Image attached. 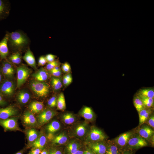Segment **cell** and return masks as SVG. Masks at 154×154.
<instances>
[{"instance_id": "1", "label": "cell", "mask_w": 154, "mask_h": 154, "mask_svg": "<svg viewBox=\"0 0 154 154\" xmlns=\"http://www.w3.org/2000/svg\"><path fill=\"white\" fill-rule=\"evenodd\" d=\"M90 126L87 121L79 120L66 129L70 138H77L84 142Z\"/></svg>"}, {"instance_id": "2", "label": "cell", "mask_w": 154, "mask_h": 154, "mask_svg": "<svg viewBox=\"0 0 154 154\" xmlns=\"http://www.w3.org/2000/svg\"><path fill=\"white\" fill-rule=\"evenodd\" d=\"M29 42L28 37L21 31H17L9 33L8 44L12 49L21 50L27 46Z\"/></svg>"}, {"instance_id": "3", "label": "cell", "mask_w": 154, "mask_h": 154, "mask_svg": "<svg viewBox=\"0 0 154 154\" xmlns=\"http://www.w3.org/2000/svg\"><path fill=\"white\" fill-rule=\"evenodd\" d=\"M29 86L33 92L38 97H45L49 94L50 86L49 84L45 82L32 80L30 82Z\"/></svg>"}, {"instance_id": "4", "label": "cell", "mask_w": 154, "mask_h": 154, "mask_svg": "<svg viewBox=\"0 0 154 154\" xmlns=\"http://www.w3.org/2000/svg\"><path fill=\"white\" fill-rule=\"evenodd\" d=\"M108 136L101 129L95 125L90 126L84 143L105 141Z\"/></svg>"}, {"instance_id": "5", "label": "cell", "mask_w": 154, "mask_h": 154, "mask_svg": "<svg viewBox=\"0 0 154 154\" xmlns=\"http://www.w3.org/2000/svg\"><path fill=\"white\" fill-rule=\"evenodd\" d=\"M84 142L76 138H70L64 147V154H71L85 145Z\"/></svg>"}, {"instance_id": "6", "label": "cell", "mask_w": 154, "mask_h": 154, "mask_svg": "<svg viewBox=\"0 0 154 154\" xmlns=\"http://www.w3.org/2000/svg\"><path fill=\"white\" fill-rule=\"evenodd\" d=\"M70 138L66 129H64L54 135L50 147L64 146Z\"/></svg>"}, {"instance_id": "7", "label": "cell", "mask_w": 154, "mask_h": 154, "mask_svg": "<svg viewBox=\"0 0 154 154\" xmlns=\"http://www.w3.org/2000/svg\"><path fill=\"white\" fill-rule=\"evenodd\" d=\"M17 88H19L25 82L30 76L31 70L26 65H23L17 68Z\"/></svg>"}, {"instance_id": "8", "label": "cell", "mask_w": 154, "mask_h": 154, "mask_svg": "<svg viewBox=\"0 0 154 154\" xmlns=\"http://www.w3.org/2000/svg\"><path fill=\"white\" fill-rule=\"evenodd\" d=\"M147 141L138 133H134L128 141L126 146L132 149H137L146 146Z\"/></svg>"}, {"instance_id": "9", "label": "cell", "mask_w": 154, "mask_h": 154, "mask_svg": "<svg viewBox=\"0 0 154 154\" xmlns=\"http://www.w3.org/2000/svg\"><path fill=\"white\" fill-rule=\"evenodd\" d=\"M57 114V112L52 109H43L37 116V122L39 125H43L49 122Z\"/></svg>"}, {"instance_id": "10", "label": "cell", "mask_w": 154, "mask_h": 154, "mask_svg": "<svg viewBox=\"0 0 154 154\" xmlns=\"http://www.w3.org/2000/svg\"><path fill=\"white\" fill-rule=\"evenodd\" d=\"M15 89L14 84L10 80L5 79L0 84V92L5 98L12 96Z\"/></svg>"}, {"instance_id": "11", "label": "cell", "mask_w": 154, "mask_h": 154, "mask_svg": "<svg viewBox=\"0 0 154 154\" xmlns=\"http://www.w3.org/2000/svg\"><path fill=\"white\" fill-rule=\"evenodd\" d=\"M106 141L84 143L95 154H105L107 144Z\"/></svg>"}, {"instance_id": "12", "label": "cell", "mask_w": 154, "mask_h": 154, "mask_svg": "<svg viewBox=\"0 0 154 154\" xmlns=\"http://www.w3.org/2000/svg\"><path fill=\"white\" fill-rule=\"evenodd\" d=\"M79 117L78 115L70 112H66L60 115V119L63 125L68 127L79 120Z\"/></svg>"}, {"instance_id": "13", "label": "cell", "mask_w": 154, "mask_h": 154, "mask_svg": "<svg viewBox=\"0 0 154 154\" xmlns=\"http://www.w3.org/2000/svg\"><path fill=\"white\" fill-rule=\"evenodd\" d=\"M0 125L3 128L5 131L12 130L21 131L19 127L17 120L15 118L0 119Z\"/></svg>"}, {"instance_id": "14", "label": "cell", "mask_w": 154, "mask_h": 154, "mask_svg": "<svg viewBox=\"0 0 154 154\" xmlns=\"http://www.w3.org/2000/svg\"><path fill=\"white\" fill-rule=\"evenodd\" d=\"M134 133L128 131L121 134L113 140L121 149L125 147L129 139Z\"/></svg>"}, {"instance_id": "15", "label": "cell", "mask_w": 154, "mask_h": 154, "mask_svg": "<svg viewBox=\"0 0 154 154\" xmlns=\"http://www.w3.org/2000/svg\"><path fill=\"white\" fill-rule=\"evenodd\" d=\"M63 125L60 121L54 120L48 123L46 126V130L47 134L55 135L62 130Z\"/></svg>"}, {"instance_id": "16", "label": "cell", "mask_w": 154, "mask_h": 154, "mask_svg": "<svg viewBox=\"0 0 154 154\" xmlns=\"http://www.w3.org/2000/svg\"><path fill=\"white\" fill-rule=\"evenodd\" d=\"M78 115L89 123L93 122L96 118V115L92 109L87 106H83L79 111Z\"/></svg>"}, {"instance_id": "17", "label": "cell", "mask_w": 154, "mask_h": 154, "mask_svg": "<svg viewBox=\"0 0 154 154\" xmlns=\"http://www.w3.org/2000/svg\"><path fill=\"white\" fill-rule=\"evenodd\" d=\"M138 134L147 141H150L154 135V131L150 127L143 124L139 127Z\"/></svg>"}, {"instance_id": "18", "label": "cell", "mask_w": 154, "mask_h": 154, "mask_svg": "<svg viewBox=\"0 0 154 154\" xmlns=\"http://www.w3.org/2000/svg\"><path fill=\"white\" fill-rule=\"evenodd\" d=\"M9 33H6L0 41V59L1 60H6L9 53L8 47Z\"/></svg>"}, {"instance_id": "19", "label": "cell", "mask_w": 154, "mask_h": 154, "mask_svg": "<svg viewBox=\"0 0 154 154\" xmlns=\"http://www.w3.org/2000/svg\"><path fill=\"white\" fill-rule=\"evenodd\" d=\"M17 109L12 106H9L4 108H0V119H5L17 114Z\"/></svg>"}, {"instance_id": "20", "label": "cell", "mask_w": 154, "mask_h": 154, "mask_svg": "<svg viewBox=\"0 0 154 154\" xmlns=\"http://www.w3.org/2000/svg\"><path fill=\"white\" fill-rule=\"evenodd\" d=\"M24 123L29 126H34L37 123V119L33 113L31 111L27 110L25 112L23 116Z\"/></svg>"}, {"instance_id": "21", "label": "cell", "mask_w": 154, "mask_h": 154, "mask_svg": "<svg viewBox=\"0 0 154 154\" xmlns=\"http://www.w3.org/2000/svg\"><path fill=\"white\" fill-rule=\"evenodd\" d=\"M10 11V5L8 1L0 0V21L8 17Z\"/></svg>"}, {"instance_id": "22", "label": "cell", "mask_w": 154, "mask_h": 154, "mask_svg": "<svg viewBox=\"0 0 154 154\" xmlns=\"http://www.w3.org/2000/svg\"><path fill=\"white\" fill-rule=\"evenodd\" d=\"M47 139L46 136L42 134L38 137L29 145L30 147L33 148H38L42 149L47 148L46 145Z\"/></svg>"}, {"instance_id": "23", "label": "cell", "mask_w": 154, "mask_h": 154, "mask_svg": "<svg viewBox=\"0 0 154 154\" xmlns=\"http://www.w3.org/2000/svg\"><path fill=\"white\" fill-rule=\"evenodd\" d=\"M35 80L40 82H44L49 78V74L45 68H42L32 74Z\"/></svg>"}, {"instance_id": "24", "label": "cell", "mask_w": 154, "mask_h": 154, "mask_svg": "<svg viewBox=\"0 0 154 154\" xmlns=\"http://www.w3.org/2000/svg\"><path fill=\"white\" fill-rule=\"evenodd\" d=\"M23 58L29 65L35 69L37 68L34 56L29 48H28L23 57Z\"/></svg>"}, {"instance_id": "25", "label": "cell", "mask_w": 154, "mask_h": 154, "mask_svg": "<svg viewBox=\"0 0 154 154\" xmlns=\"http://www.w3.org/2000/svg\"><path fill=\"white\" fill-rule=\"evenodd\" d=\"M152 109V108H145L138 112L139 116V127L145 123L150 116L153 113Z\"/></svg>"}, {"instance_id": "26", "label": "cell", "mask_w": 154, "mask_h": 154, "mask_svg": "<svg viewBox=\"0 0 154 154\" xmlns=\"http://www.w3.org/2000/svg\"><path fill=\"white\" fill-rule=\"evenodd\" d=\"M107 146L105 154H120L121 149L113 140L107 141Z\"/></svg>"}, {"instance_id": "27", "label": "cell", "mask_w": 154, "mask_h": 154, "mask_svg": "<svg viewBox=\"0 0 154 154\" xmlns=\"http://www.w3.org/2000/svg\"><path fill=\"white\" fill-rule=\"evenodd\" d=\"M44 107L43 102L38 101H33L30 104L29 108L30 111L33 113L38 114L43 110Z\"/></svg>"}, {"instance_id": "28", "label": "cell", "mask_w": 154, "mask_h": 154, "mask_svg": "<svg viewBox=\"0 0 154 154\" xmlns=\"http://www.w3.org/2000/svg\"><path fill=\"white\" fill-rule=\"evenodd\" d=\"M136 95L154 98V89L153 88H146L141 89L137 92Z\"/></svg>"}, {"instance_id": "29", "label": "cell", "mask_w": 154, "mask_h": 154, "mask_svg": "<svg viewBox=\"0 0 154 154\" xmlns=\"http://www.w3.org/2000/svg\"><path fill=\"white\" fill-rule=\"evenodd\" d=\"M30 98L29 94L27 92L22 90L20 91L17 95V99L19 102L23 104H26L29 101Z\"/></svg>"}, {"instance_id": "30", "label": "cell", "mask_w": 154, "mask_h": 154, "mask_svg": "<svg viewBox=\"0 0 154 154\" xmlns=\"http://www.w3.org/2000/svg\"><path fill=\"white\" fill-rule=\"evenodd\" d=\"M56 107L58 110L62 111H64L66 109L65 97L62 92H61L57 97Z\"/></svg>"}, {"instance_id": "31", "label": "cell", "mask_w": 154, "mask_h": 154, "mask_svg": "<svg viewBox=\"0 0 154 154\" xmlns=\"http://www.w3.org/2000/svg\"><path fill=\"white\" fill-rule=\"evenodd\" d=\"M62 82L60 77L53 76L51 79V84L53 89L56 91L60 90L62 87Z\"/></svg>"}, {"instance_id": "32", "label": "cell", "mask_w": 154, "mask_h": 154, "mask_svg": "<svg viewBox=\"0 0 154 154\" xmlns=\"http://www.w3.org/2000/svg\"><path fill=\"white\" fill-rule=\"evenodd\" d=\"M27 135L29 142L31 143L35 140L39 136L38 131L33 128L28 129L27 131Z\"/></svg>"}, {"instance_id": "33", "label": "cell", "mask_w": 154, "mask_h": 154, "mask_svg": "<svg viewBox=\"0 0 154 154\" xmlns=\"http://www.w3.org/2000/svg\"><path fill=\"white\" fill-rule=\"evenodd\" d=\"M133 103L138 112L145 108L141 98L136 95L133 97Z\"/></svg>"}, {"instance_id": "34", "label": "cell", "mask_w": 154, "mask_h": 154, "mask_svg": "<svg viewBox=\"0 0 154 154\" xmlns=\"http://www.w3.org/2000/svg\"><path fill=\"white\" fill-rule=\"evenodd\" d=\"M10 62L16 64H20L21 61V56L19 51L15 52L11 55L8 58Z\"/></svg>"}, {"instance_id": "35", "label": "cell", "mask_w": 154, "mask_h": 154, "mask_svg": "<svg viewBox=\"0 0 154 154\" xmlns=\"http://www.w3.org/2000/svg\"><path fill=\"white\" fill-rule=\"evenodd\" d=\"M142 101L145 107L146 108H151L153 107L154 99L153 98L138 96Z\"/></svg>"}, {"instance_id": "36", "label": "cell", "mask_w": 154, "mask_h": 154, "mask_svg": "<svg viewBox=\"0 0 154 154\" xmlns=\"http://www.w3.org/2000/svg\"><path fill=\"white\" fill-rule=\"evenodd\" d=\"M64 146L49 147L48 154H64Z\"/></svg>"}, {"instance_id": "37", "label": "cell", "mask_w": 154, "mask_h": 154, "mask_svg": "<svg viewBox=\"0 0 154 154\" xmlns=\"http://www.w3.org/2000/svg\"><path fill=\"white\" fill-rule=\"evenodd\" d=\"M0 67L2 74L5 79L10 80V79L12 78L14 74L3 65H1Z\"/></svg>"}, {"instance_id": "38", "label": "cell", "mask_w": 154, "mask_h": 154, "mask_svg": "<svg viewBox=\"0 0 154 154\" xmlns=\"http://www.w3.org/2000/svg\"><path fill=\"white\" fill-rule=\"evenodd\" d=\"M57 97L54 96L50 98L48 101L47 104L50 108L55 107L57 106Z\"/></svg>"}, {"instance_id": "39", "label": "cell", "mask_w": 154, "mask_h": 154, "mask_svg": "<svg viewBox=\"0 0 154 154\" xmlns=\"http://www.w3.org/2000/svg\"><path fill=\"white\" fill-rule=\"evenodd\" d=\"M60 63L58 60H55L53 62L48 63L46 66V70L49 71L52 70L55 67L59 66Z\"/></svg>"}, {"instance_id": "40", "label": "cell", "mask_w": 154, "mask_h": 154, "mask_svg": "<svg viewBox=\"0 0 154 154\" xmlns=\"http://www.w3.org/2000/svg\"><path fill=\"white\" fill-rule=\"evenodd\" d=\"M145 123L152 128L154 129V116L153 114V113L150 116Z\"/></svg>"}, {"instance_id": "41", "label": "cell", "mask_w": 154, "mask_h": 154, "mask_svg": "<svg viewBox=\"0 0 154 154\" xmlns=\"http://www.w3.org/2000/svg\"><path fill=\"white\" fill-rule=\"evenodd\" d=\"M61 69L63 72L65 73H69L71 70V67L70 64L66 62L63 64L62 65Z\"/></svg>"}, {"instance_id": "42", "label": "cell", "mask_w": 154, "mask_h": 154, "mask_svg": "<svg viewBox=\"0 0 154 154\" xmlns=\"http://www.w3.org/2000/svg\"><path fill=\"white\" fill-rule=\"evenodd\" d=\"M56 57V56L52 54H47L45 56L47 62L48 63L50 62L55 60Z\"/></svg>"}, {"instance_id": "43", "label": "cell", "mask_w": 154, "mask_h": 154, "mask_svg": "<svg viewBox=\"0 0 154 154\" xmlns=\"http://www.w3.org/2000/svg\"><path fill=\"white\" fill-rule=\"evenodd\" d=\"M47 62L45 56H40L38 59V65L39 66H43Z\"/></svg>"}, {"instance_id": "44", "label": "cell", "mask_w": 154, "mask_h": 154, "mask_svg": "<svg viewBox=\"0 0 154 154\" xmlns=\"http://www.w3.org/2000/svg\"><path fill=\"white\" fill-rule=\"evenodd\" d=\"M7 104V102L4 97L0 92V106H4Z\"/></svg>"}, {"instance_id": "45", "label": "cell", "mask_w": 154, "mask_h": 154, "mask_svg": "<svg viewBox=\"0 0 154 154\" xmlns=\"http://www.w3.org/2000/svg\"><path fill=\"white\" fill-rule=\"evenodd\" d=\"M42 150L39 148H32L28 154H40Z\"/></svg>"}, {"instance_id": "46", "label": "cell", "mask_w": 154, "mask_h": 154, "mask_svg": "<svg viewBox=\"0 0 154 154\" xmlns=\"http://www.w3.org/2000/svg\"><path fill=\"white\" fill-rule=\"evenodd\" d=\"M49 73L54 77H60L62 74L61 70L57 71H49Z\"/></svg>"}, {"instance_id": "47", "label": "cell", "mask_w": 154, "mask_h": 154, "mask_svg": "<svg viewBox=\"0 0 154 154\" xmlns=\"http://www.w3.org/2000/svg\"><path fill=\"white\" fill-rule=\"evenodd\" d=\"M62 82L64 85L65 86H68L72 82L67 78L64 75L63 76Z\"/></svg>"}, {"instance_id": "48", "label": "cell", "mask_w": 154, "mask_h": 154, "mask_svg": "<svg viewBox=\"0 0 154 154\" xmlns=\"http://www.w3.org/2000/svg\"><path fill=\"white\" fill-rule=\"evenodd\" d=\"M86 148V145H85L84 146L71 154H83Z\"/></svg>"}, {"instance_id": "49", "label": "cell", "mask_w": 154, "mask_h": 154, "mask_svg": "<svg viewBox=\"0 0 154 154\" xmlns=\"http://www.w3.org/2000/svg\"><path fill=\"white\" fill-rule=\"evenodd\" d=\"M83 154H95L91 150L86 146V149Z\"/></svg>"}, {"instance_id": "50", "label": "cell", "mask_w": 154, "mask_h": 154, "mask_svg": "<svg viewBox=\"0 0 154 154\" xmlns=\"http://www.w3.org/2000/svg\"><path fill=\"white\" fill-rule=\"evenodd\" d=\"M65 76L67 78L69 81L71 82H72V78L71 74L70 73H68L65 74Z\"/></svg>"}, {"instance_id": "51", "label": "cell", "mask_w": 154, "mask_h": 154, "mask_svg": "<svg viewBox=\"0 0 154 154\" xmlns=\"http://www.w3.org/2000/svg\"><path fill=\"white\" fill-rule=\"evenodd\" d=\"M40 154H48V148H45L42 149Z\"/></svg>"}, {"instance_id": "52", "label": "cell", "mask_w": 154, "mask_h": 154, "mask_svg": "<svg viewBox=\"0 0 154 154\" xmlns=\"http://www.w3.org/2000/svg\"><path fill=\"white\" fill-rule=\"evenodd\" d=\"M60 70L59 66H57L55 67L52 70H50L52 71H57Z\"/></svg>"}, {"instance_id": "53", "label": "cell", "mask_w": 154, "mask_h": 154, "mask_svg": "<svg viewBox=\"0 0 154 154\" xmlns=\"http://www.w3.org/2000/svg\"><path fill=\"white\" fill-rule=\"evenodd\" d=\"M3 75L2 73L0 67V84H1L2 81L3 80Z\"/></svg>"}, {"instance_id": "54", "label": "cell", "mask_w": 154, "mask_h": 154, "mask_svg": "<svg viewBox=\"0 0 154 154\" xmlns=\"http://www.w3.org/2000/svg\"><path fill=\"white\" fill-rule=\"evenodd\" d=\"M23 151V150H22V151H20L17 153L15 154H23L24 151Z\"/></svg>"}, {"instance_id": "55", "label": "cell", "mask_w": 154, "mask_h": 154, "mask_svg": "<svg viewBox=\"0 0 154 154\" xmlns=\"http://www.w3.org/2000/svg\"><path fill=\"white\" fill-rule=\"evenodd\" d=\"M123 154H131L129 153L128 152H125Z\"/></svg>"}]
</instances>
